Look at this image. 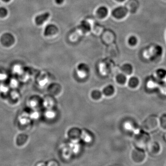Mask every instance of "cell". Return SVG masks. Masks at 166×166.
Here are the masks:
<instances>
[{"label":"cell","mask_w":166,"mask_h":166,"mask_svg":"<svg viewBox=\"0 0 166 166\" xmlns=\"http://www.w3.org/2000/svg\"><path fill=\"white\" fill-rule=\"evenodd\" d=\"M91 137V134L90 133L89 131L86 130V129L82 130L81 138H82L85 140L87 141H89L91 138V137Z\"/></svg>","instance_id":"obj_19"},{"label":"cell","mask_w":166,"mask_h":166,"mask_svg":"<svg viewBox=\"0 0 166 166\" xmlns=\"http://www.w3.org/2000/svg\"><path fill=\"white\" fill-rule=\"evenodd\" d=\"M128 77L121 72L116 73L115 75L114 80L116 84L119 86H123L126 85Z\"/></svg>","instance_id":"obj_12"},{"label":"cell","mask_w":166,"mask_h":166,"mask_svg":"<svg viewBox=\"0 0 166 166\" xmlns=\"http://www.w3.org/2000/svg\"><path fill=\"white\" fill-rule=\"evenodd\" d=\"M3 1L5 2H8L10 1V0H2Z\"/></svg>","instance_id":"obj_26"},{"label":"cell","mask_w":166,"mask_h":166,"mask_svg":"<svg viewBox=\"0 0 166 166\" xmlns=\"http://www.w3.org/2000/svg\"><path fill=\"white\" fill-rule=\"evenodd\" d=\"M156 74L159 78H164L166 76V70L162 68L158 69L156 71Z\"/></svg>","instance_id":"obj_21"},{"label":"cell","mask_w":166,"mask_h":166,"mask_svg":"<svg viewBox=\"0 0 166 166\" xmlns=\"http://www.w3.org/2000/svg\"><path fill=\"white\" fill-rule=\"evenodd\" d=\"M128 12L127 8L123 7H120L115 8L113 11L112 15L117 19H121L126 16Z\"/></svg>","instance_id":"obj_11"},{"label":"cell","mask_w":166,"mask_h":166,"mask_svg":"<svg viewBox=\"0 0 166 166\" xmlns=\"http://www.w3.org/2000/svg\"><path fill=\"white\" fill-rule=\"evenodd\" d=\"M140 84L139 79L137 76H132L128 77L126 85L131 90H136L139 88Z\"/></svg>","instance_id":"obj_10"},{"label":"cell","mask_w":166,"mask_h":166,"mask_svg":"<svg viewBox=\"0 0 166 166\" xmlns=\"http://www.w3.org/2000/svg\"><path fill=\"white\" fill-rule=\"evenodd\" d=\"M89 96L91 100L95 102H99L104 97L102 90L97 89H94L91 90L89 94Z\"/></svg>","instance_id":"obj_14"},{"label":"cell","mask_w":166,"mask_h":166,"mask_svg":"<svg viewBox=\"0 0 166 166\" xmlns=\"http://www.w3.org/2000/svg\"><path fill=\"white\" fill-rule=\"evenodd\" d=\"M50 15V14L49 12H45L41 15H38L35 18L36 23L37 25H42L45 21L48 20Z\"/></svg>","instance_id":"obj_16"},{"label":"cell","mask_w":166,"mask_h":166,"mask_svg":"<svg viewBox=\"0 0 166 166\" xmlns=\"http://www.w3.org/2000/svg\"><path fill=\"white\" fill-rule=\"evenodd\" d=\"M159 121L160 125H161L163 129L166 130V114L162 115V116L159 119Z\"/></svg>","instance_id":"obj_20"},{"label":"cell","mask_w":166,"mask_h":166,"mask_svg":"<svg viewBox=\"0 0 166 166\" xmlns=\"http://www.w3.org/2000/svg\"><path fill=\"white\" fill-rule=\"evenodd\" d=\"M82 130L77 127H73L69 128L67 132L68 138L73 141H77L81 139Z\"/></svg>","instance_id":"obj_5"},{"label":"cell","mask_w":166,"mask_h":166,"mask_svg":"<svg viewBox=\"0 0 166 166\" xmlns=\"http://www.w3.org/2000/svg\"><path fill=\"white\" fill-rule=\"evenodd\" d=\"M150 137L149 134L143 131L139 130L134 134V144L137 148L144 149L150 142Z\"/></svg>","instance_id":"obj_2"},{"label":"cell","mask_w":166,"mask_h":166,"mask_svg":"<svg viewBox=\"0 0 166 166\" xmlns=\"http://www.w3.org/2000/svg\"><path fill=\"white\" fill-rule=\"evenodd\" d=\"M76 73L81 79L86 78L90 73L89 66L85 63H81L78 64L76 68Z\"/></svg>","instance_id":"obj_4"},{"label":"cell","mask_w":166,"mask_h":166,"mask_svg":"<svg viewBox=\"0 0 166 166\" xmlns=\"http://www.w3.org/2000/svg\"><path fill=\"white\" fill-rule=\"evenodd\" d=\"M48 91L51 95L55 97H57L62 93L63 88L62 86L58 83H53L49 86Z\"/></svg>","instance_id":"obj_7"},{"label":"cell","mask_w":166,"mask_h":166,"mask_svg":"<svg viewBox=\"0 0 166 166\" xmlns=\"http://www.w3.org/2000/svg\"><path fill=\"white\" fill-rule=\"evenodd\" d=\"M128 43L131 46H135L137 44L138 42L137 38L135 36H131L130 38L128 39Z\"/></svg>","instance_id":"obj_23"},{"label":"cell","mask_w":166,"mask_h":166,"mask_svg":"<svg viewBox=\"0 0 166 166\" xmlns=\"http://www.w3.org/2000/svg\"><path fill=\"white\" fill-rule=\"evenodd\" d=\"M120 72L124 73L127 77H130L133 75L134 73V66L129 63H125L120 66Z\"/></svg>","instance_id":"obj_13"},{"label":"cell","mask_w":166,"mask_h":166,"mask_svg":"<svg viewBox=\"0 0 166 166\" xmlns=\"http://www.w3.org/2000/svg\"><path fill=\"white\" fill-rule=\"evenodd\" d=\"M0 40L2 44L6 47L11 46L15 42L13 36L9 33H6L3 34L1 37Z\"/></svg>","instance_id":"obj_8"},{"label":"cell","mask_w":166,"mask_h":166,"mask_svg":"<svg viewBox=\"0 0 166 166\" xmlns=\"http://www.w3.org/2000/svg\"><path fill=\"white\" fill-rule=\"evenodd\" d=\"M102 92L104 97L110 98L115 96L116 92V90L113 85H108L103 88Z\"/></svg>","instance_id":"obj_9"},{"label":"cell","mask_w":166,"mask_h":166,"mask_svg":"<svg viewBox=\"0 0 166 166\" xmlns=\"http://www.w3.org/2000/svg\"><path fill=\"white\" fill-rule=\"evenodd\" d=\"M117 1H118V2H123V1H124V0H116Z\"/></svg>","instance_id":"obj_27"},{"label":"cell","mask_w":166,"mask_h":166,"mask_svg":"<svg viewBox=\"0 0 166 166\" xmlns=\"http://www.w3.org/2000/svg\"><path fill=\"white\" fill-rule=\"evenodd\" d=\"M108 8L102 6L99 7L96 11V14L99 18L102 19L105 18L108 15Z\"/></svg>","instance_id":"obj_18"},{"label":"cell","mask_w":166,"mask_h":166,"mask_svg":"<svg viewBox=\"0 0 166 166\" xmlns=\"http://www.w3.org/2000/svg\"><path fill=\"white\" fill-rule=\"evenodd\" d=\"M7 14V9L4 7H1L0 8V17L3 18L5 17Z\"/></svg>","instance_id":"obj_24"},{"label":"cell","mask_w":166,"mask_h":166,"mask_svg":"<svg viewBox=\"0 0 166 166\" xmlns=\"http://www.w3.org/2000/svg\"><path fill=\"white\" fill-rule=\"evenodd\" d=\"M124 127L126 130L134 132V134L139 131L136 124L132 121H127L125 122L124 124Z\"/></svg>","instance_id":"obj_17"},{"label":"cell","mask_w":166,"mask_h":166,"mask_svg":"<svg viewBox=\"0 0 166 166\" xmlns=\"http://www.w3.org/2000/svg\"><path fill=\"white\" fill-rule=\"evenodd\" d=\"M81 28L82 29V30L85 32H89L90 30V27L89 24L86 21L82 22V24H81Z\"/></svg>","instance_id":"obj_22"},{"label":"cell","mask_w":166,"mask_h":166,"mask_svg":"<svg viewBox=\"0 0 166 166\" xmlns=\"http://www.w3.org/2000/svg\"><path fill=\"white\" fill-rule=\"evenodd\" d=\"M58 32V29L56 26L53 24H50L45 28L44 35L45 36L53 35L56 34Z\"/></svg>","instance_id":"obj_15"},{"label":"cell","mask_w":166,"mask_h":166,"mask_svg":"<svg viewBox=\"0 0 166 166\" xmlns=\"http://www.w3.org/2000/svg\"><path fill=\"white\" fill-rule=\"evenodd\" d=\"M148 151L152 156H157L160 155L162 151L161 145L157 142H151L147 147Z\"/></svg>","instance_id":"obj_6"},{"label":"cell","mask_w":166,"mask_h":166,"mask_svg":"<svg viewBox=\"0 0 166 166\" xmlns=\"http://www.w3.org/2000/svg\"><path fill=\"white\" fill-rule=\"evenodd\" d=\"M164 139H165V141H166V134H165L164 135Z\"/></svg>","instance_id":"obj_28"},{"label":"cell","mask_w":166,"mask_h":166,"mask_svg":"<svg viewBox=\"0 0 166 166\" xmlns=\"http://www.w3.org/2000/svg\"><path fill=\"white\" fill-rule=\"evenodd\" d=\"M64 0H56V2L58 4H61L63 2Z\"/></svg>","instance_id":"obj_25"},{"label":"cell","mask_w":166,"mask_h":166,"mask_svg":"<svg viewBox=\"0 0 166 166\" xmlns=\"http://www.w3.org/2000/svg\"><path fill=\"white\" fill-rule=\"evenodd\" d=\"M132 157L136 163L142 164L145 161L146 154L144 149L136 148L133 150Z\"/></svg>","instance_id":"obj_3"},{"label":"cell","mask_w":166,"mask_h":166,"mask_svg":"<svg viewBox=\"0 0 166 166\" xmlns=\"http://www.w3.org/2000/svg\"><path fill=\"white\" fill-rule=\"evenodd\" d=\"M159 125V118L155 115H151L147 117L142 123L141 130L149 134L156 131Z\"/></svg>","instance_id":"obj_1"}]
</instances>
